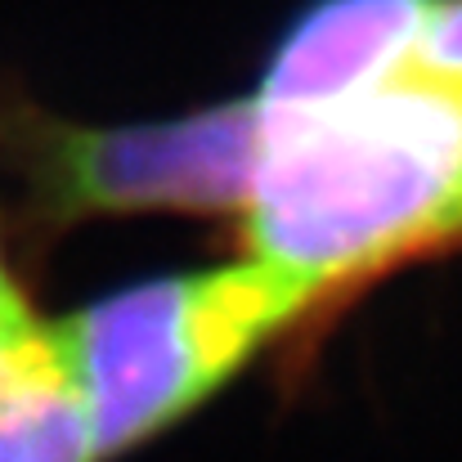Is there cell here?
I'll use <instances>...</instances> for the list:
<instances>
[{
    "instance_id": "6da1fadb",
    "label": "cell",
    "mask_w": 462,
    "mask_h": 462,
    "mask_svg": "<svg viewBox=\"0 0 462 462\" xmlns=\"http://www.w3.org/2000/svg\"><path fill=\"white\" fill-rule=\"evenodd\" d=\"M243 207L247 261L297 310L462 238V81L404 63L337 104H261V157Z\"/></svg>"
},
{
    "instance_id": "7a4b0ae2",
    "label": "cell",
    "mask_w": 462,
    "mask_h": 462,
    "mask_svg": "<svg viewBox=\"0 0 462 462\" xmlns=\"http://www.w3.org/2000/svg\"><path fill=\"white\" fill-rule=\"evenodd\" d=\"M297 301L256 265L122 288L54 323L95 458H113L220 391Z\"/></svg>"
},
{
    "instance_id": "3957f363",
    "label": "cell",
    "mask_w": 462,
    "mask_h": 462,
    "mask_svg": "<svg viewBox=\"0 0 462 462\" xmlns=\"http://www.w3.org/2000/svg\"><path fill=\"white\" fill-rule=\"evenodd\" d=\"M261 157V104L234 99L149 126H41L36 184L54 216L243 207Z\"/></svg>"
},
{
    "instance_id": "277c9868",
    "label": "cell",
    "mask_w": 462,
    "mask_h": 462,
    "mask_svg": "<svg viewBox=\"0 0 462 462\" xmlns=\"http://www.w3.org/2000/svg\"><path fill=\"white\" fill-rule=\"evenodd\" d=\"M436 0H319L279 41L256 104L319 108L400 72Z\"/></svg>"
},
{
    "instance_id": "5b68a950",
    "label": "cell",
    "mask_w": 462,
    "mask_h": 462,
    "mask_svg": "<svg viewBox=\"0 0 462 462\" xmlns=\"http://www.w3.org/2000/svg\"><path fill=\"white\" fill-rule=\"evenodd\" d=\"M0 462H95L54 323H36L0 350Z\"/></svg>"
},
{
    "instance_id": "8992f818",
    "label": "cell",
    "mask_w": 462,
    "mask_h": 462,
    "mask_svg": "<svg viewBox=\"0 0 462 462\" xmlns=\"http://www.w3.org/2000/svg\"><path fill=\"white\" fill-rule=\"evenodd\" d=\"M409 63L462 81V0H436L431 5V14L422 23V36H418V50H413Z\"/></svg>"
},
{
    "instance_id": "52a82bcc",
    "label": "cell",
    "mask_w": 462,
    "mask_h": 462,
    "mask_svg": "<svg viewBox=\"0 0 462 462\" xmlns=\"http://www.w3.org/2000/svg\"><path fill=\"white\" fill-rule=\"evenodd\" d=\"M32 328H36V319H32V310L23 301V292L14 288V279H9V270H5V256H0V350H5L9 341L27 337Z\"/></svg>"
}]
</instances>
